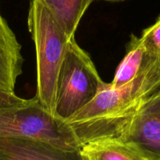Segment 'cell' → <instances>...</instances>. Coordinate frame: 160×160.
I'll list each match as a JSON object with an SVG mask.
<instances>
[{
    "label": "cell",
    "mask_w": 160,
    "mask_h": 160,
    "mask_svg": "<svg viewBox=\"0 0 160 160\" xmlns=\"http://www.w3.org/2000/svg\"><path fill=\"white\" fill-rule=\"evenodd\" d=\"M160 87V62L123 86L104 83L97 96L66 123L80 147L104 139H121L144 102Z\"/></svg>",
    "instance_id": "6da1fadb"
},
{
    "label": "cell",
    "mask_w": 160,
    "mask_h": 160,
    "mask_svg": "<svg viewBox=\"0 0 160 160\" xmlns=\"http://www.w3.org/2000/svg\"><path fill=\"white\" fill-rule=\"evenodd\" d=\"M28 27L36 53L35 98L44 109L54 115L58 73L72 38L40 0H31Z\"/></svg>",
    "instance_id": "7a4b0ae2"
},
{
    "label": "cell",
    "mask_w": 160,
    "mask_h": 160,
    "mask_svg": "<svg viewBox=\"0 0 160 160\" xmlns=\"http://www.w3.org/2000/svg\"><path fill=\"white\" fill-rule=\"evenodd\" d=\"M104 83L89 55L72 37L58 73L54 115L64 121L70 119L97 96Z\"/></svg>",
    "instance_id": "3957f363"
},
{
    "label": "cell",
    "mask_w": 160,
    "mask_h": 160,
    "mask_svg": "<svg viewBox=\"0 0 160 160\" xmlns=\"http://www.w3.org/2000/svg\"><path fill=\"white\" fill-rule=\"evenodd\" d=\"M0 138L36 139L64 149L81 148L70 126L44 109L35 96L23 106L0 109Z\"/></svg>",
    "instance_id": "277c9868"
},
{
    "label": "cell",
    "mask_w": 160,
    "mask_h": 160,
    "mask_svg": "<svg viewBox=\"0 0 160 160\" xmlns=\"http://www.w3.org/2000/svg\"><path fill=\"white\" fill-rule=\"evenodd\" d=\"M120 140L134 145L148 160H160V87L144 102Z\"/></svg>",
    "instance_id": "5b68a950"
},
{
    "label": "cell",
    "mask_w": 160,
    "mask_h": 160,
    "mask_svg": "<svg viewBox=\"0 0 160 160\" xmlns=\"http://www.w3.org/2000/svg\"><path fill=\"white\" fill-rule=\"evenodd\" d=\"M0 160H84L79 149L24 138H0Z\"/></svg>",
    "instance_id": "8992f818"
},
{
    "label": "cell",
    "mask_w": 160,
    "mask_h": 160,
    "mask_svg": "<svg viewBox=\"0 0 160 160\" xmlns=\"http://www.w3.org/2000/svg\"><path fill=\"white\" fill-rule=\"evenodd\" d=\"M23 63L21 45L3 18L0 20V89L14 93Z\"/></svg>",
    "instance_id": "52a82bcc"
},
{
    "label": "cell",
    "mask_w": 160,
    "mask_h": 160,
    "mask_svg": "<svg viewBox=\"0 0 160 160\" xmlns=\"http://www.w3.org/2000/svg\"><path fill=\"white\" fill-rule=\"evenodd\" d=\"M159 62L160 58L147 49L141 38L132 34L125 56L110 84L115 88L125 85Z\"/></svg>",
    "instance_id": "ba28073f"
},
{
    "label": "cell",
    "mask_w": 160,
    "mask_h": 160,
    "mask_svg": "<svg viewBox=\"0 0 160 160\" xmlns=\"http://www.w3.org/2000/svg\"><path fill=\"white\" fill-rule=\"evenodd\" d=\"M84 160H148L136 147L120 139H104L83 145Z\"/></svg>",
    "instance_id": "9c48e42d"
},
{
    "label": "cell",
    "mask_w": 160,
    "mask_h": 160,
    "mask_svg": "<svg viewBox=\"0 0 160 160\" xmlns=\"http://www.w3.org/2000/svg\"><path fill=\"white\" fill-rule=\"evenodd\" d=\"M52 12L68 37H75L79 22L94 0H40Z\"/></svg>",
    "instance_id": "30bf717a"
},
{
    "label": "cell",
    "mask_w": 160,
    "mask_h": 160,
    "mask_svg": "<svg viewBox=\"0 0 160 160\" xmlns=\"http://www.w3.org/2000/svg\"><path fill=\"white\" fill-rule=\"evenodd\" d=\"M141 39L150 52L160 58V16L154 24L143 31Z\"/></svg>",
    "instance_id": "8fae6325"
},
{
    "label": "cell",
    "mask_w": 160,
    "mask_h": 160,
    "mask_svg": "<svg viewBox=\"0 0 160 160\" xmlns=\"http://www.w3.org/2000/svg\"><path fill=\"white\" fill-rule=\"evenodd\" d=\"M29 100L18 97L15 95V93H11L0 89V109L23 106L27 104Z\"/></svg>",
    "instance_id": "7c38bea8"
},
{
    "label": "cell",
    "mask_w": 160,
    "mask_h": 160,
    "mask_svg": "<svg viewBox=\"0 0 160 160\" xmlns=\"http://www.w3.org/2000/svg\"><path fill=\"white\" fill-rule=\"evenodd\" d=\"M103 1H108V2H121V1H125V0H103Z\"/></svg>",
    "instance_id": "4fadbf2b"
},
{
    "label": "cell",
    "mask_w": 160,
    "mask_h": 160,
    "mask_svg": "<svg viewBox=\"0 0 160 160\" xmlns=\"http://www.w3.org/2000/svg\"><path fill=\"white\" fill-rule=\"evenodd\" d=\"M2 19H3V17H2V16H1V14H0V20H1Z\"/></svg>",
    "instance_id": "5bb4252c"
}]
</instances>
